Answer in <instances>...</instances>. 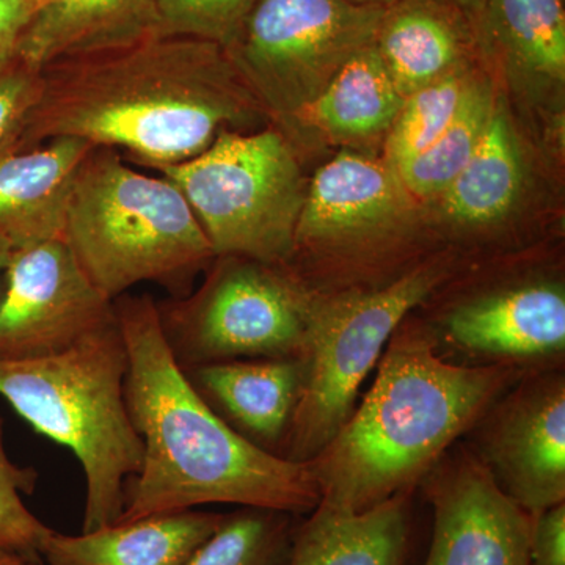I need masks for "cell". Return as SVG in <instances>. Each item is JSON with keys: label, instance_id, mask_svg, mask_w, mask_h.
Instances as JSON below:
<instances>
[{"label": "cell", "instance_id": "obj_36", "mask_svg": "<svg viewBox=\"0 0 565 565\" xmlns=\"http://www.w3.org/2000/svg\"><path fill=\"white\" fill-rule=\"evenodd\" d=\"M44 2H47V0H36V9H39L40 6H43Z\"/></svg>", "mask_w": 565, "mask_h": 565}, {"label": "cell", "instance_id": "obj_12", "mask_svg": "<svg viewBox=\"0 0 565 565\" xmlns=\"http://www.w3.org/2000/svg\"><path fill=\"white\" fill-rule=\"evenodd\" d=\"M422 482L434 514L423 565H530L533 519L473 451L445 455Z\"/></svg>", "mask_w": 565, "mask_h": 565}, {"label": "cell", "instance_id": "obj_25", "mask_svg": "<svg viewBox=\"0 0 565 565\" xmlns=\"http://www.w3.org/2000/svg\"><path fill=\"white\" fill-rule=\"evenodd\" d=\"M299 523L286 512L239 508L223 514L185 565H288Z\"/></svg>", "mask_w": 565, "mask_h": 565}, {"label": "cell", "instance_id": "obj_22", "mask_svg": "<svg viewBox=\"0 0 565 565\" xmlns=\"http://www.w3.org/2000/svg\"><path fill=\"white\" fill-rule=\"evenodd\" d=\"M405 98L375 44L359 52L296 118L338 139H364L392 128Z\"/></svg>", "mask_w": 565, "mask_h": 565}, {"label": "cell", "instance_id": "obj_29", "mask_svg": "<svg viewBox=\"0 0 565 565\" xmlns=\"http://www.w3.org/2000/svg\"><path fill=\"white\" fill-rule=\"evenodd\" d=\"M40 88L41 71L20 58L0 68V156L17 150Z\"/></svg>", "mask_w": 565, "mask_h": 565}, {"label": "cell", "instance_id": "obj_7", "mask_svg": "<svg viewBox=\"0 0 565 565\" xmlns=\"http://www.w3.org/2000/svg\"><path fill=\"white\" fill-rule=\"evenodd\" d=\"M445 277L444 267L430 264L377 291L316 302L302 356L303 385L278 455L310 462L330 444L397 327Z\"/></svg>", "mask_w": 565, "mask_h": 565}, {"label": "cell", "instance_id": "obj_8", "mask_svg": "<svg viewBox=\"0 0 565 565\" xmlns=\"http://www.w3.org/2000/svg\"><path fill=\"white\" fill-rule=\"evenodd\" d=\"M193 294L158 303L163 337L182 370L253 359H302L318 300L280 267L215 256Z\"/></svg>", "mask_w": 565, "mask_h": 565}, {"label": "cell", "instance_id": "obj_4", "mask_svg": "<svg viewBox=\"0 0 565 565\" xmlns=\"http://www.w3.org/2000/svg\"><path fill=\"white\" fill-rule=\"evenodd\" d=\"M126 373L117 319L52 355L0 356V397L35 433L68 448L84 470L82 531L118 522L126 482L140 470L143 446L126 404Z\"/></svg>", "mask_w": 565, "mask_h": 565}, {"label": "cell", "instance_id": "obj_35", "mask_svg": "<svg viewBox=\"0 0 565 565\" xmlns=\"http://www.w3.org/2000/svg\"><path fill=\"white\" fill-rule=\"evenodd\" d=\"M349 2L359 3V6L390 7L397 0H349Z\"/></svg>", "mask_w": 565, "mask_h": 565}, {"label": "cell", "instance_id": "obj_11", "mask_svg": "<svg viewBox=\"0 0 565 565\" xmlns=\"http://www.w3.org/2000/svg\"><path fill=\"white\" fill-rule=\"evenodd\" d=\"M471 430L473 455L531 519L565 503V377L559 367L523 375Z\"/></svg>", "mask_w": 565, "mask_h": 565}, {"label": "cell", "instance_id": "obj_27", "mask_svg": "<svg viewBox=\"0 0 565 565\" xmlns=\"http://www.w3.org/2000/svg\"><path fill=\"white\" fill-rule=\"evenodd\" d=\"M36 481L39 475L33 468L10 459L0 416V548L18 553L32 565L43 561L41 550L54 531L29 511L22 498L33 493Z\"/></svg>", "mask_w": 565, "mask_h": 565}, {"label": "cell", "instance_id": "obj_24", "mask_svg": "<svg viewBox=\"0 0 565 565\" xmlns=\"http://www.w3.org/2000/svg\"><path fill=\"white\" fill-rule=\"evenodd\" d=\"M494 109L492 88L486 81L471 79L441 136L396 170L407 192L416 196L441 195L470 161Z\"/></svg>", "mask_w": 565, "mask_h": 565}, {"label": "cell", "instance_id": "obj_10", "mask_svg": "<svg viewBox=\"0 0 565 565\" xmlns=\"http://www.w3.org/2000/svg\"><path fill=\"white\" fill-rule=\"evenodd\" d=\"M117 319L63 237L11 247L0 275V356L65 351Z\"/></svg>", "mask_w": 565, "mask_h": 565}, {"label": "cell", "instance_id": "obj_6", "mask_svg": "<svg viewBox=\"0 0 565 565\" xmlns=\"http://www.w3.org/2000/svg\"><path fill=\"white\" fill-rule=\"evenodd\" d=\"M154 170L185 196L214 256L269 264L292 258L308 188L277 129H225L195 158Z\"/></svg>", "mask_w": 565, "mask_h": 565}, {"label": "cell", "instance_id": "obj_16", "mask_svg": "<svg viewBox=\"0 0 565 565\" xmlns=\"http://www.w3.org/2000/svg\"><path fill=\"white\" fill-rule=\"evenodd\" d=\"M374 44L407 98L468 66L478 39L473 18L449 0H397L385 7Z\"/></svg>", "mask_w": 565, "mask_h": 565}, {"label": "cell", "instance_id": "obj_13", "mask_svg": "<svg viewBox=\"0 0 565 565\" xmlns=\"http://www.w3.org/2000/svg\"><path fill=\"white\" fill-rule=\"evenodd\" d=\"M433 334L470 360L467 364L553 370L548 364L565 353L563 286L535 282L479 297L455 308Z\"/></svg>", "mask_w": 565, "mask_h": 565}, {"label": "cell", "instance_id": "obj_2", "mask_svg": "<svg viewBox=\"0 0 565 565\" xmlns=\"http://www.w3.org/2000/svg\"><path fill=\"white\" fill-rule=\"evenodd\" d=\"M114 303L128 351L126 404L143 446L117 523L204 504L315 511L321 493L310 462L253 444L203 399L174 359L150 294Z\"/></svg>", "mask_w": 565, "mask_h": 565}, {"label": "cell", "instance_id": "obj_15", "mask_svg": "<svg viewBox=\"0 0 565 565\" xmlns=\"http://www.w3.org/2000/svg\"><path fill=\"white\" fill-rule=\"evenodd\" d=\"M184 373L233 429L278 455L302 390V359L232 360Z\"/></svg>", "mask_w": 565, "mask_h": 565}, {"label": "cell", "instance_id": "obj_17", "mask_svg": "<svg viewBox=\"0 0 565 565\" xmlns=\"http://www.w3.org/2000/svg\"><path fill=\"white\" fill-rule=\"evenodd\" d=\"M154 0H47L33 11L17 58L35 70L162 36Z\"/></svg>", "mask_w": 565, "mask_h": 565}, {"label": "cell", "instance_id": "obj_14", "mask_svg": "<svg viewBox=\"0 0 565 565\" xmlns=\"http://www.w3.org/2000/svg\"><path fill=\"white\" fill-rule=\"evenodd\" d=\"M408 192L388 163L341 152L307 191L296 250L343 247L394 228L411 210Z\"/></svg>", "mask_w": 565, "mask_h": 565}, {"label": "cell", "instance_id": "obj_19", "mask_svg": "<svg viewBox=\"0 0 565 565\" xmlns=\"http://www.w3.org/2000/svg\"><path fill=\"white\" fill-rule=\"evenodd\" d=\"M223 514L166 512L77 535L52 531L41 550L47 565H185Z\"/></svg>", "mask_w": 565, "mask_h": 565}, {"label": "cell", "instance_id": "obj_18", "mask_svg": "<svg viewBox=\"0 0 565 565\" xmlns=\"http://www.w3.org/2000/svg\"><path fill=\"white\" fill-rule=\"evenodd\" d=\"M92 148L62 137L0 156V236L11 247L63 237L71 185Z\"/></svg>", "mask_w": 565, "mask_h": 565}, {"label": "cell", "instance_id": "obj_28", "mask_svg": "<svg viewBox=\"0 0 565 565\" xmlns=\"http://www.w3.org/2000/svg\"><path fill=\"white\" fill-rule=\"evenodd\" d=\"M163 35L211 41L225 50L259 0H154Z\"/></svg>", "mask_w": 565, "mask_h": 565}, {"label": "cell", "instance_id": "obj_3", "mask_svg": "<svg viewBox=\"0 0 565 565\" xmlns=\"http://www.w3.org/2000/svg\"><path fill=\"white\" fill-rule=\"evenodd\" d=\"M370 392L310 460L321 503L370 511L422 484L451 446L531 371L462 364L441 355L433 332L403 322L379 360Z\"/></svg>", "mask_w": 565, "mask_h": 565}, {"label": "cell", "instance_id": "obj_5", "mask_svg": "<svg viewBox=\"0 0 565 565\" xmlns=\"http://www.w3.org/2000/svg\"><path fill=\"white\" fill-rule=\"evenodd\" d=\"M63 239L114 302L140 282L185 296L215 258L180 189L137 172L120 151L104 147H93L77 169Z\"/></svg>", "mask_w": 565, "mask_h": 565}, {"label": "cell", "instance_id": "obj_34", "mask_svg": "<svg viewBox=\"0 0 565 565\" xmlns=\"http://www.w3.org/2000/svg\"><path fill=\"white\" fill-rule=\"evenodd\" d=\"M11 250V245L6 237L0 236V275L3 273V267H6L7 259H9Z\"/></svg>", "mask_w": 565, "mask_h": 565}, {"label": "cell", "instance_id": "obj_26", "mask_svg": "<svg viewBox=\"0 0 565 565\" xmlns=\"http://www.w3.org/2000/svg\"><path fill=\"white\" fill-rule=\"evenodd\" d=\"M467 68L457 70L405 98L386 141V163L394 172L427 150L455 118L473 79Z\"/></svg>", "mask_w": 565, "mask_h": 565}, {"label": "cell", "instance_id": "obj_9", "mask_svg": "<svg viewBox=\"0 0 565 565\" xmlns=\"http://www.w3.org/2000/svg\"><path fill=\"white\" fill-rule=\"evenodd\" d=\"M382 14L349 0H259L225 52L267 115L296 120L374 44Z\"/></svg>", "mask_w": 565, "mask_h": 565}, {"label": "cell", "instance_id": "obj_30", "mask_svg": "<svg viewBox=\"0 0 565 565\" xmlns=\"http://www.w3.org/2000/svg\"><path fill=\"white\" fill-rule=\"evenodd\" d=\"M530 565H565V503L533 519Z\"/></svg>", "mask_w": 565, "mask_h": 565}, {"label": "cell", "instance_id": "obj_33", "mask_svg": "<svg viewBox=\"0 0 565 565\" xmlns=\"http://www.w3.org/2000/svg\"><path fill=\"white\" fill-rule=\"evenodd\" d=\"M0 565H32L28 559H24L18 553L10 552V550L0 548Z\"/></svg>", "mask_w": 565, "mask_h": 565}, {"label": "cell", "instance_id": "obj_23", "mask_svg": "<svg viewBox=\"0 0 565 565\" xmlns=\"http://www.w3.org/2000/svg\"><path fill=\"white\" fill-rule=\"evenodd\" d=\"M522 158L503 111L494 109L470 161L441 195L449 217L486 225L511 210L522 188Z\"/></svg>", "mask_w": 565, "mask_h": 565}, {"label": "cell", "instance_id": "obj_20", "mask_svg": "<svg viewBox=\"0 0 565 565\" xmlns=\"http://www.w3.org/2000/svg\"><path fill=\"white\" fill-rule=\"evenodd\" d=\"M411 493L360 514L318 504L297 526L288 565H407L414 542Z\"/></svg>", "mask_w": 565, "mask_h": 565}, {"label": "cell", "instance_id": "obj_21", "mask_svg": "<svg viewBox=\"0 0 565 565\" xmlns=\"http://www.w3.org/2000/svg\"><path fill=\"white\" fill-rule=\"evenodd\" d=\"M478 46L541 82L565 77L563 0H487L475 20Z\"/></svg>", "mask_w": 565, "mask_h": 565}, {"label": "cell", "instance_id": "obj_37", "mask_svg": "<svg viewBox=\"0 0 565 565\" xmlns=\"http://www.w3.org/2000/svg\"><path fill=\"white\" fill-rule=\"evenodd\" d=\"M28 2H31L33 7H35L36 10V0H28Z\"/></svg>", "mask_w": 565, "mask_h": 565}, {"label": "cell", "instance_id": "obj_1", "mask_svg": "<svg viewBox=\"0 0 565 565\" xmlns=\"http://www.w3.org/2000/svg\"><path fill=\"white\" fill-rule=\"evenodd\" d=\"M264 115L222 46L162 35L44 66L17 150L71 137L154 170L195 158L225 129L243 131Z\"/></svg>", "mask_w": 565, "mask_h": 565}, {"label": "cell", "instance_id": "obj_32", "mask_svg": "<svg viewBox=\"0 0 565 565\" xmlns=\"http://www.w3.org/2000/svg\"><path fill=\"white\" fill-rule=\"evenodd\" d=\"M449 2L455 3V6L463 10L468 17L473 18L475 21L482 9H484L487 0H449Z\"/></svg>", "mask_w": 565, "mask_h": 565}, {"label": "cell", "instance_id": "obj_31", "mask_svg": "<svg viewBox=\"0 0 565 565\" xmlns=\"http://www.w3.org/2000/svg\"><path fill=\"white\" fill-rule=\"evenodd\" d=\"M35 7L28 0H0V68L17 58L18 44Z\"/></svg>", "mask_w": 565, "mask_h": 565}]
</instances>
